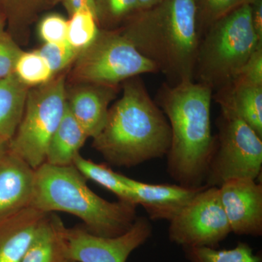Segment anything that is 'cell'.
<instances>
[{
	"instance_id": "6da1fadb",
	"label": "cell",
	"mask_w": 262,
	"mask_h": 262,
	"mask_svg": "<svg viewBox=\"0 0 262 262\" xmlns=\"http://www.w3.org/2000/svg\"><path fill=\"white\" fill-rule=\"evenodd\" d=\"M213 91L194 80L165 82L157 94V104L171 131L167 170L180 185L203 187L215 146L211 131Z\"/></svg>"
},
{
	"instance_id": "7a4b0ae2",
	"label": "cell",
	"mask_w": 262,
	"mask_h": 262,
	"mask_svg": "<svg viewBox=\"0 0 262 262\" xmlns=\"http://www.w3.org/2000/svg\"><path fill=\"white\" fill-rule=\"evenodd\" d=\"M122 94L111 107L93 146L116 166H136L168 154L171 131L140 76L121 84Z\"/></svg>"
},
{
	"instance_id": "3957f363",
	"label": "cell",
	"mask_w": 262,
	"mask_h": 262,
	"mask_svg": "<svg viewBox=\"0 0 262 262\" xmlns=\"http://www.w3.org/2000/svg\"><path fill=\"white\" fill-rule=\"evenodd\" d=\"M170 84L193 80L200 37L194 0H165L117 29Z\"/></svg>"
},
{
	"instance_id": "277c9868",
	"label": "cell",
	"mask_w": 262,
	"mask_h": 262,
	"mask_svg": "<svg viewBox=\"0 0 262 262\" xmlns=\"http://www.w3.org/2000/svg\"><path fill=\"white\" fill-rule=\"evenodd\" d=\"M74 165L44 163L35 170L30 207L43 213L61 211L78 217L90 233L115 237L126 233L136 216L134 203L108 202L93 192Z\"/></svg>"
},
{
	"instance_id": "5b68a950",
	"label": "cell",
	"mask_w": 262,
	"mask_h": 262,
	"mask_svg": "<svg viewBox=\"0 0 262 262\" xmlns=\"http://www.w3.org/2000/svg\"><path fill=\"white\" fill-rule=\"evenodd\" d=\"M261 44L251 23V5L239 7L212 24L202 35L193 80L215 92L238 76Z\"/></svg>"
},
{
	"instance_id": "8992f818",
	"label": "cell",
	"mask_w": 262,
	"mask_h": 262,
	"mask_svg": "<svg viewBox=\"0 0 262 262\" xmlns=\"http://www.w3.org/2000/svg\"><path fill=\"white\" fill-rule=\"evenodd\" d=\"M73 63L69 76L72 84L119 88L133 77L159 72L117 29H100L94 42L79 53Z\"/></svg>"
},
{
	"instance_id": "52a82bcc",
	"label": "cell",
	"mask_w": 262,
	"mask_h": 262,
	"mask_svg": "<svg viewBox=\"0 0 262 262\" xmlns=\"http://www.w3.org/2000/svg\"><path fill=\"white\" fill-rule=\"evenodd\" d=\"M66 91L62 72L47 83L30 89L21 121L8 142V150L34 170L46 162L48 144L64 115Z\"/></svg>"
},
{
	"instance_id": "ba28073f",
	"label": "cell",
	"mask_w": 262,
	"mask_h": 262,
	"mask_svg": "<svg viewBox=\"0 0 262 262\" xmlns=\"http://www.w3.org/2000/svg\"><path fill=\"white\" fill-rule=\"evenodd\" d=\"M216 124L218 134L206 186L220 187L234 179L256 180L261 171V136L238 117L222 110Z\"/></svg>"
},
{
	"instance_id": "9c48e42d",
	"label": "cell",
	"mask_w": 262,
	"mask_h": 262,
	"mask_svg": "<svg viewBox=\"0 0 262 262\" xmlns=\"http://www.w3.org/2000/svg\"><path fill=\"white\" fill-rule=\"evenodd\" d=\"M231 232L217 187H205L170 221L169 239L182 247L217 248Z\"/></svg>"
},
{
	"instance_id": "30bf717a",
	"label": "cell",
	"mask_w": 262,
	"mask_h": 262,
	"mask_svg": "<svg viewBox=\"0 0 262 262\" xmlns=\"http://www.w3.org/2000/svg\"><path fill=\"white\" fill-rule=\"evenodd\" d=\"M152 234V226L145 217H137L126 232L115 237L90 233L82 227H66L70 256L75 262H126L130 253L145 244Z\"/></svg>"
},
{
	"instance_id": "8fae6325",
	"label": "cell",
	"mask_w": 262,
	"mask_h": 262,
	"mask_svg": "<svg viewBox=\"0 0 262 262\" xmlns=\"http://www.w3.org/2000/svg\"><path fill=\"white\" fill-rule=\"evenodd\" d=\"M219 189L231 232L238 235H261V184L251 179H234L224 183Z\"/></svg>"
},
{
	"instance_id": "7c38bea8",
	"label": "cell",
	"mask_w": 262,
	"mask_h": 262,
	"mask_svg": "<svg viewBox=\"0 0 262 262\" xmlns=\"http://www.w3.org/2000/svg\"><path fill=\"white\" fill-rule=\"evenodd\" d=\"M137 206L141 205L152 220H173L206 185L187 187L180 184H147L121 174Z\"/></svg>"
},
{
	"instance_id": "4fadbf2b",
	"label": "cell",
	"mask_w": 262,
	"mask_h": 262,
	"mask_svg": "<svg viewBox=\"0 0 262 262\" xmlns=\"http://www.w3.org/2000/svg\"><path fill=\"white\" fill-rule=\"evenodd\" d=\"M118 92L119 88L92 84L67 88V107L89 138L94 139L102 130L108 106Z\"/></svg>"
},
{
	"instance_id": "5bb4252c",
	"label": "cell",
	"mask_w": 262,
	"mask_h": 262,
	"mask_svg": "<svg viewBox=\"0 0 262 262\" xmlns=\"http://www.w3.org/2000/svg\"><path fill=\"white\" fill-rule=\"evenodd\" d=\"M35 170L8 149L0 155V217L30 207Z\"/></svg>"
},
{
	"instance_id": "9a60e30c",
	"label": "cell",
	"mask_w": 262,
	"mask_h": 262,
	"mask_svg": "<svg viewBox=\"0 0 262 262\" xmlns=\"http://www.w3.org/2000/svg\"><path fill=\"white\" fill-rule=\"evenodd\" d=\"M46 214L27 207L0 217V262H21Z\"/></svg>"
},
{
	"instance_id": "2e32d148",
	"label": "cell",
	"mask_w": 262,
	"mask_h": 262,
	"mask_svg": "<svg viewBox=\"0 0 262 262\" xmlns=\"http://www.w3.org/2000/svg\"><path fill=\"white\" fill-rule=\"evenodd\" d=\"M213 98L221 110L235 115L262 138V86L235 78Z\"/></svg>"
},
{
	"instance_id": "e0dca14e",
	"label": "cell",
	"mask_w": 262,
	"mask_h": 262,
	"mask_svg": "<svg viewBox=\"0 0 262 262\" xmlns=\"http://www.w3.org/2000/svg\"><path fill=\"white\" fill-rule=\"evenodd\" d=\"M65 230L59 217L47 213L21 262H75L70 256Z\"/></svg>"
},
{
	"instance_id": "ac0fdd59",
	"label": "cell",
	"mask_w": 262,
	"mask_h": 262,
	"mask_svg": "<svg viewBox=\"0 0 262 262\" xmlns=\"http://www.w3.org/2000/svg\"><path fill=\"white\" fill-rule=\"evenodd\" d=\"M88 138L67 105L63 118L48 144L45 163L55 166L73 165Z\"/></svg>"
},
{
	"instance_id": "d6986e66",
	"label": "cell",
	"mask_w": 262,
	"mask_h": 262,
	"mask_svg": "<svg viewBox=\"0 0 262 262\" xmlns=\"http://www.w3.org/2000/svg\"><path fill=\"white\" fill-rule=\"evenodd\" d=\"M29 90L14 73L0 79V139L8 143L21 121Z\"/></svg>"
},
{
	"instance_id": "ffe728a7",
	"label": "cell",
	"mask_w": 262,
	"mask_h": 262,
	"mask_svg": "<svg viewBox=\"0 0 262 262\" xmlns=\"http://www.w3.org/2000/svg\"><path fill=\"white\" fill-rule=\"evenodd\" d=\"M73 165L86 179H91L111 191L120 201L136 204L130 189L122 181L121 174L115 173L106 165L84 159L80 154L76 157Z\"/></svg>"
},
{
	"instance_id": "44dd1931",
	"label": "cell",
	"mask_w": 262,
	"mask_h": 262,
	"mask_svg": "<svg viewBox=\"0 0 262 262\" xmlns=\"http://www.w3.org/2000/svg\"><path fill=\"white\" fill-rule=\"evenodd\" d=\"M189 262H261V256L254 254L252 248L245 243H238L229 250L207 247H183Z\"/></svg>"
},
{
	"instance_id": "7402d4cb",
	"label": "cell",
	"mask_w": 262,
	"mask_h": 262,
	"mask_svg": "<svg viewBox=\"0 0 262 262\" xmlns=\"http://www.w3.org/2000/svg\"><path fill=\"white\" fill-rule=\"evenodd\" d=\"M98 27L117 30L139 11L137 0H94Z\"/></svg>"
},
{
	"instance_id": "603a6c76",
	"label": "cell",
	"mask_w": 262,
	"mask_h": 262,
	"mask_svg": "<svg viewBox=\"0 0 262 262\" xmlns=\"http://www.w3.org/2000/svg\"><path fill=\"white\" fill-rule=\"evenodd\" d=\"M14 74L30 89L47 83L55 76L37 50L22 52L15 64Z\"/></svg>"
},
{
	"instance_id": "cb8c5ba5",
	"label": "cell",
	"mask_w": 262,
	"mask_h": 262,
	"mask_svg": "<svg viewBox=\"0 0 262 262\" xmlns=\"http://www.w3.org/2000/svg\"><path fill=\"white\" fill-rule=\"evenodd\" d=\"M70 16L68 20L67 42L81 52L94 42L100 28L96 16L91 12L80 10Z\"/></svg>"
},
{
	"instance_id": "d4e9b609",
	"label": "cell",
	"mask_w": 262,
	"mask_h": 262,
	"mask_svg": "<svg viewBox=\"0 0 262 262\" xmlns=\"http://www.w3.org/2000/svg\"><path fill=\"white\" fill-rule=\"evenodd\" d=\"M256 0H194L200 39L207 29L217 20L239 7L251 5Z\"/></svg>"
},
{
	"instance_id": "484cf974",
	"label": "cell",
	"mask_w": 262,
	"mask_h": 262,
	"mask_svg": "<svg viewBox=\"0 0 262 262\" xmlns=\"http://www.w3.org/2000/svg\"><path fill=\"white\" fill-rule=\"evenodd\" d=\"M37 51L47 62L54 75L73 63L80 53L68 42L44 43Z\"/></svg>"
},
{
	"instance_id": "4316f807",
	"label": "cell",
	"mask_w": 262,
	"mask_h": 262,
	"mask_svg": "<svg viewBox=\"0 0 262 262\" xmlns=\"http://www.w3.org/2000/svg\"><path fill=\"white\" fill-rule=\"evenodd\" d=\"M68 20L58 14L44 17L39 24V37L44 43L67 42Z\"/></svg>"
},
{
	"instance_id": "83f0119b",
	"label": "cell",
	"mask_w": 262,
	"mask_h": 262,
	"mask_svg": "<svg viewBox=\"0 0 262 262\" xmlns=\"http://www.w3.org/2000/svg\"><path fill=\"white\" fill-rule=\"evenodd\" d=\"M22 52L11 35L5 32L0 34V79L14 73L15 64Z\"/></svg>"
},
{
	"instance_id": "f1b7e54d",
	"label": "cell",
	"mask_w": 262,
	"mask_h": 262,
	"mask_svg": "<svg viewBox=\"0 0 262 262\" xmlns=\"http://www.w3.org/2000/svg\"><path fill=\"white\" fill-rule=\"evenodd\" d=\"M236 78L262 86V44L253 51Z\"/></svg>"
},
{
	"instance_id": "f546056e",
	"label": "cell",
	"mask_w": 262,
	"mask_h": 262,
	"mask_svg": "<svg viewBox=\"0 0 262 262\" xmlns=\"http://www.w3.org/2000/svg\"><path fill=\"white\" fill-rule=\"evenodd\" d=\"M61 1L70 15L80 10H86L92 13L96 18L94 0H61Z\"/></svg>"
},
{
	"instance_id": "4dcf8cb0",
	"label": "cell",
	"mask_w": 262,
	"mask_h": 262,
	"mask_svg": "<svg viewBox=\"0 0 262 262\" xmlns=\"http://www.w3.org/2000/svg\"><path fill=\"white\" fill-rule=\"evenodd\" d=\"M251 18L258 39L262 42V0H256L251 5Z\"/></svg>"
},
{
	"instance_id": "1f68e13d",
	"label": "cell",
	"mask_w": 262,
	"mask_h": 262,
	"mask_svg": "<svg viewBox=\"0 0 262 262\" xmlns=\"http://www.w3.org/2000/svg\"><path fill=\"white\" fill-rule=\"evenodd\" d=\"M34 1L35 0H5L8 6L13 10H18V12H20L22 9L25 10L26 8L31 6Z\"/></svg>"
},
{
	"instance_id": "d6a6232c",
	"label": "cell",
	"mask_w": 262,
	"mask_h": 262,
	"mask_svg": "<svg viewBox=\"0 0 262 262\" xmlns=\"http://www.w3.org/2000/svg\"><path fill=\"white\" fill-rule=\"evenodd\" d=\"M139 10L149 9L163 3L165 0H137Z\"/></svg>"
},
{
	"instance_id": "836d02e7",
	"label": "cell",
	"mask_w": 262,
	"mask_h": 262,
	"mask_svg": "<svg viewBox=\"0 0 262 262\" xmlns=\"http://www.w3.org/2000/svg\"><path fill=\"white\" fill-rule=\"evenodd\" d=\"M8 143L7 142V141L0 139V155H1L2 153L4 152L5 150L8 149Z\"/></svg>"
},
{
	"instance_id": "e575fe53",
	"label": "cell",
	"mask_w": 262,
	"mask_h": 262,
	"mask_svg": "<svg viewBox=\"0 0 262 262\" xmlns=\"http://www.w3.org/2000/svg\"><path fill=\"white\" fill-rule=\"evenodd\" d=\"M4 27H5V18L3 15H0V34L4 32Z\"/></svg>"
}]
</instances>
